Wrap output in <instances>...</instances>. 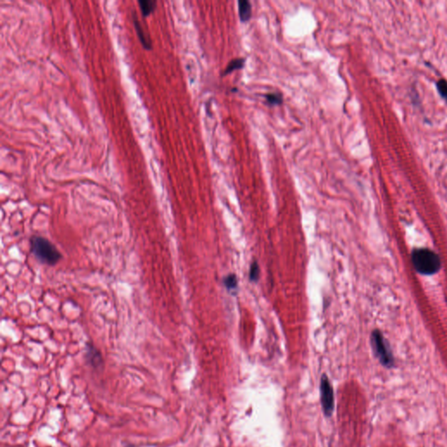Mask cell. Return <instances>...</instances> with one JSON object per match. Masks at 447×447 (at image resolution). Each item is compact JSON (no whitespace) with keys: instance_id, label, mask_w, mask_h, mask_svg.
Masks as SVG:
<instances>
[{"instance_id":"6da1fadb","label":"cell","mask_w":447,"mask_h":447,"mask_svg":"<svg viewBox=\"0 0 447 447\" xmlns=\"http://www.w3.org/2000/svg\"><path fill=\"white\" fill-rule=\"evenodd\" d=\"M412 265L422 275L436 274L441 269L440 256L429 248H416L412 253Z\"/></svg>"},{"instance_id":"7a4b0ae2","label":"cell","mask_w":447,"mask_h":447,"mask_svg":"<svg viewBox=\"0 0 447 447\" xmlns=\"http://www.w3.org/2000/svg\"><path fill=\"white\" fill-rule=\"evenodd\" d=\"M32 254L39 262L46 265L54 266L62 256L51 241L41 236H33L31 239Z\"/></svg>"},{"instance_id":"3957f363","label":"cell","mask_w":447,"mask_h":447,"mask_svg":"<svg viewBox=\"0 0 447 447\" xmlns=\"http://www.w3.org/2000/svg\"><path fill=\"white\" fill-rule=\"evenodd\" d=\"M370 342L373 352L380 363L386 368H392L395 365V359L390 345L383 334L379 330H374L371 334Z\"/></svg>"},{"instance_id":"277c9868","label":"cell","mask_w":447,"mask_h":447,"mask_svg":"<svg viewBox=\"0 0 447 447\" xmlns=\"http://www.w3.org/2000/svg\"><path fill=\"white\" fill-rule=\"evenodd\" d=\"M321 402H322V410L324 412V415L330 417L332 415L335 406V398H334V391L330 384L329 378L326 375H323L321 379Z\"/></svg>"},{"instance_id":"5b68a950","label":"cell","mask_w":447,"mask_h":447,"mask_svg":"<svg viewBox=\"0 0 447 447\" xmlns=\"http://www.w3.org/2000/svg\"><path fill=\"white\" fill-rule=\"evenodd\" d=\"M133 17H134L133 21H134V25H135V27H136V32H137L138 37H139L140 41L143 44V47L147 48V49H150V48H151V40H150L149 36L146 35V33L143 31V25L141 24V22L139 21V19L136 17V12H134Z\"/></svg>"},{"instance_id":"8992f818","label":"cell","mask_w":447,"mask_h":447,"mask_svg":"<svg viewBox=\"0 0 447 447\" xmlns=\"http://www.w3.org/2000/svg\"><path fill=\"white\" fill-rule=\"evenodd\" d=\"M238 4H239V14L241 21H248L252 16V5L250 2L247 0H240Z\"/></svg>"},{"instance_id":"52a82bcc","label":"cell","mask_w":447,"mask_h":447,"mask_svg":"<svg viewBox=\"0 0 447 447\" xmlns=\"http://www.w3.org/2000/svg\"><path fill=\"white\" fill-rule=\"evenodd\" d=\"M245 61L246 60L244 58H238V59H234L233 61H230L229 64L227 65V67H226L225 71L223 73V75L224 76L228 75V74L232 73L234 70L241 69V68H243L244 65H245Z\"/></svg>"},{"instance_id":"ba28073f","label":"cell","mask_w":447,"mask_h":447,"mask_svg":"<svg viewBox=\"0 0 447 447\" xmlns=\"http://www.w3.org/2000/svg\"><path fill=\"white\" fill-rule=\"evenodd\" d=\"M157 2L153 0H140L139 5L143 16H148L154 11Z\"/></svg>"},{"instance_id":"9c48e42d","label":"cell","mask_w":447,"mask_h":447,"mask_svg":"<svg viewBox=\"0 0 447 447\" xmlns=\"http://www.w3.org/2000/svg\"><path fill=\"white\" fill-rule=\"evenodd\" d=\"M87 355H88V358L89 359L91 364L94 365V366H98V365L100 364V362L101 361V358H100V353L97 351L96 349H94L93 346H89L88 354Z\"/></svg>"},{"instance_id":"30bf717a","label":"cell","mask_w":447,"mask_h":447,"mask_svg":"<svg viewBox=\"0 0 447 447\" xmlns=\"http://www.w3.org/2000/svg\"><path fill=\"white\" fill-rule=\"evenodd\" d=\"M437 90L440 93V96L446 100L447 103V81L445 79H440L438 81L436 84Z\"/></svg>"},{"instance_id":"8fae6325","label":"cell","mask_w":447,"mask_h":447,"mask_svg":"<svg viewBox=\"0 0 447 447\" xmlns=\"http://www.w3.org/2000/svg\"><path fill=\"white\" fill-rule=\"evenodd\" d=\"M266 100L270 105H279L282 103V97L278 93H268L266 94Z\"/></svg>"},{"instance_id":"7c38bea8","label":"cell","mask_w":447,"mask_h":447,"mask_svg":"<svg viewBox=\"0 0 447 447\" xmlns=\"http://www.w3.org/2000/svg\"><path fill=\"white\" fill-rule=\"evenodd\" d=\"M224 284L226 286V288L228 290L235 289L238 285V280H237L236 275L231 274L225 278L224 279Z\"/></svg>"},{"instance_id":"4fadbf2b","label":"cell","mask_w":447,"mask_h":447,"mask_svg":"<svg viewBox=\"0 0 447 447\" xmlns=\"http://www.w3.org/2000/svg\"><path fill=\"white\" fill-rule=\"evenodd\" d=\"M259 277H260V267L258 265L257 262H254L251 265L249 278L252 281H257Z\"/></svg>"}]
</instances>
